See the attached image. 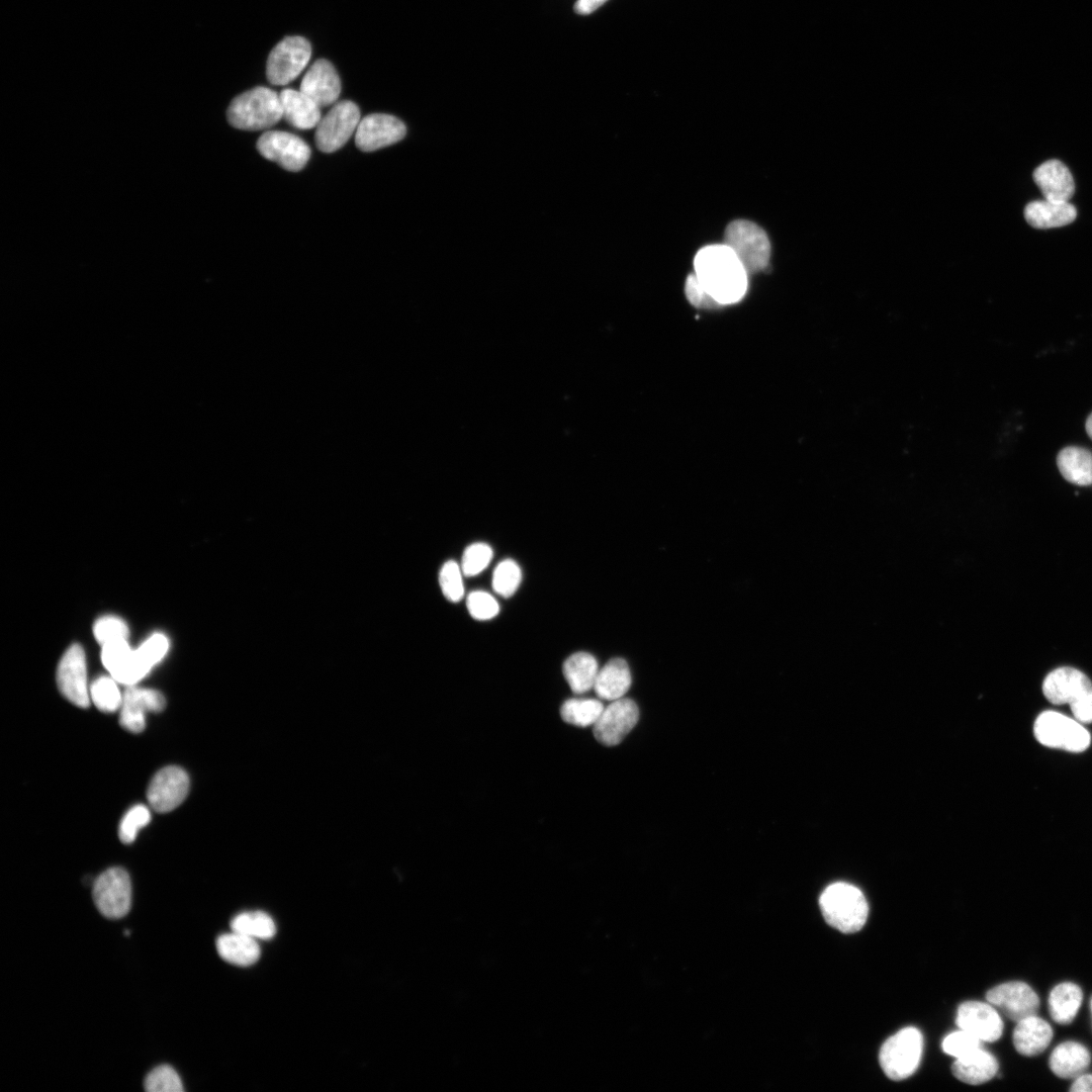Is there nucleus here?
I'll return each mask as SVG.
<instances>
[{"label":"nucleus","mask_w":1092,"mask_h":1092,"mask_svg":"<svg viewBox=\"0 0 1092 1092\" xmlns=\"http://www.w3.org/2000/svg\"><path fill=\"white\" fill-rule=\"evenodd\" d=\"M695 275L719 304L739 301L747 290L748 273L725 244L708 245L694 259Z\"/></svg>","instance_id":"f257e3e1"},{"label":"nucleus","mask_w":1092,"mask_h":1092,"mask_svg":"<svg viewBox=\"0 0 1092 1092\" xmlns=\"http://www.w3.org/2000/svg\"><path fill=\"white\" fill-rule=\"evenodd\" d=\"M825 921L842 933H853L864 925L869 906L862 892L847 883L828 886L819 898Z\"/></svg>","instance_id":"f03ea898"},{"label":"nucleus","mask_w":1092,"mask_h":1092,"mask_svg":"<svg viewBox=\"0 0 1092 1092\" xmlns=\"http://www.w3.org/2000/svg\"><path fill=\"white\" fill-rule=\"evenodd\" d=\"M1044 697L1055 705H1069L1074 718L1092 723V682L1082 671L1063 666L1051 671L1042 684Z\"/></svg>","instance_id":"7ed1b4c3"},{"label":"nucleus","mask_w":1092,"mask_h":1092,"mask_svg":"<svg viewBox=\"0 0 1092 1092\" xmlns=\"http://www.w3.org/2000/svg\"><path fill=\"white\" fill-rule=\"evenodd\" d=\"M229 122L246 130L266 129L282 117L279 95L267 87H255L235 97L228 108Z\"/></svg>","instance_id":"20e7f679"},{"label":"nucleus","mask_w":1092,"mask_h":1092,"mask_svg":"<svg viewBox=\"0 0 1092 1092\" xmlns=\"http://www.w3.org/2000/svg\"><path fill=\"white\" fill-rule=\"evenodd\" d=\"M922 1050L921 1032L915 1027H905L883 1043L879 1054L881 1068L889 1079L904 1080L917 1070Z\"/></svg>","instance_id":"39448f33"},{"label":"nucleus","mask_w":1092,"mask_h":1092,"mask_svg":"<svg viewBox=\"0 0 1092 1092\" xmlns=\"http://www.w3.org/2000/svg\"><path fill=\"white\" fill-rule=\"evenodd\" d=\"M737 257L748 274L764 269L770 256V244L765 232L746 219L731 221L724 233V243Z\"/></svg>","instance_id":"423d86ee"},{"label":"nucleus","mask_w":1092,"mask_h":1092,"mask_svg":"<svg viewBox=\"0 0 1092 1092\" xmlns=\"http://www.w3.org/2000/svg\"><path fill=\"white\" fill-rule=\"evenodd\" d=\"M1033 732L1042 745L1072 752L1086 750L1091 742V735L1081 722L1055 711L1039 714Z\"/></svg>","instance_id":"0eeeda50"},{"label":"nucleus","mask_w":1092,"mask_h":1092,"mask_svg":"<svg viewBox=\"0 0 1092 1092\" xmlns=\"http://www.w3.org/2000/svg\"><path fill=\"white\" fill-rule=\"evenodd\" d=\"M92 895L96 908L104 917L119 919L125 916L131 905L128 874L117 867L106 870L94 881Z\"/></svg>","instance_id":"6e6552de"},{"label":"nucleus","mask_w":1092,"mask_h":1092,"mask_svg":"<svg viewBox=\"0 0 1092 1092\" xmlns=\"http://www.w3.org/2000/svg\"><path fill=\"white\" fill-rule=\"evenodd\" d=\"M311 56L309 41L302 36H287L271 51L266 76L273 85H286L306 67Z\"/></svg>","instance_id":"1a4fd4ad"},{"label":"nucleus","mask_w":1092,"mask_h":1092,"mask_svg":"<svg viewBox=\"0 0 1092 1092\" xmlns=\"http://www.w3.org/2000/svg\"><path fill=\"white\" fill-rule=\"evenodd\" d=\"M360 110L357 104L344 100L336 103L316 125L314 142L324 153H332L342 148L360 122Z\"/></svg>","instance_id":"9d476101"},{"label":"nucleus","mask_w":1092,"mask_h":1092,"mask_svg":"<svg viewBox=\"0 0 1092 1092\" xmlns=\"http://www.w3.org/2000/svg\"><path fill=\"white\" fill-rule=\"evenodd\" d=\"M260 154L288 171H299L310 157L308 145L299 136L286 131L268 130L257 142Z\"/></svg>","instance_id":"9b49d317"},{"label":"nucleus","mask_w":1092,"mask_h":1092,"mask_svg":"<svg viewBox=\"0 0 1092 1092\" xmlns=\"http://www.w3.org/2000/svg\"><path fill=\"white\" fill-rule=\"evenodd\" d=\"M638 719L639 709L633 700L621 698L612 701L593 726L594 735L600 743L615 746L634 728Z\"/></svg>","instance_id":"f8f14e48"},{"label":"nucleus","mask_w":1092,"mask_h":1092,"mask_svg":"<svg viewBox=\"0 0 1092 1092\" xmlns=\"http://www.w3.org/2000/svg\"><path fill=\"white\" fill-rule=\"evenodd\" d=\"M986 1000L998 1011L1014 1021L1034 1015L1039 1008V998L1024 982L1011 981L990 989Z\"/></svg>","instance_id":"ddd939ff"},{"label":"nucleus","mask_w":1092,"mask_h":1092,"mask_svg":"<svg viewBox=\"0 0 1092 1092\" xmlns=\"http://www.w3.org/2000/svg\"><path fill=\"white\" fill-rule=\"evenodd\" d=\"M57 682L62 695L71 703L81 708L90 705L85 653L80 645L73 644L63 655L57 670Z\"/></svg>","instance_id":"4468645a"},{"label":"nucleus","mask_w":1092,"mask_h":1092,"mask_svg":"<svg viewBox=\"0 0 1092 1092\" xmlns=\"http://www.w3.org/2000/svg\"><path fill=\"white\" fill-rule=\"evenodd\" d=\"M188 789L189 778L186 771L178 766H167L159 770L152 779L147 798L152 809L166 813L183 802Z\"/></svg>","instance_id":"2eb2a0df"},{"label":"nucleus","mask_w":1092,"mask_h":1092,"mask_svg":"<svg viewBox=\"0 0 1092 1092\" xmlns=\"http://www.w3.org/2000/svg\"><path fill=\"white\" fill-rule=\"evenodd\" d=\"M956 1023L982 1042H993L1003 1032V1021L998 1010L989 1002L967 1001L958 1008Z\"/></svg>","instance_id":"dca6fc26"},{"label":"nucleus","mask_w":1092,"mask_h":1092,"mask_svg":"<svg viewBox=\"0 0 1092 1092\" xmlns=\"http://www.w3.org/2000/svg\"><path fill=\"white\" fill-rule=\"evenodd\" d=\"M406 127L397 117L384 113H372L362 118L355 134L356 146L363 152H372L392 145L405 135Z\"/></svg>","instance_id":"f3484780"},{"label":"nucleus","mask_w":1092,"mask_h":1092,"mask_svg":"<svg viewBox=\"0 0 1092 1092\" xmlns=\"http://www.w3.org/2000/svg\"><path fill=\"white\" fill-rule=\"evenodd\" d=\"M165 706V698L160 692L128 686L122 694L119 723L127 731L140 733L146 726V714L161 712Z\"/></svg>","instance_id":"a211bd4d"},{"label":"nucleus","mask_w":1092,"mask_h":1092,"mask_svg":"<svg viewBox=\"0 0 1092 1092\" xmlns=\"http://www.w3.org/2000/svg\"><path fill=\"white\" fill-rule=\"evenodd\" d=\"M320 107L335 103L341 93V82L334 66L325 59L315 61L302 78L300 89Z\"/></svg>","instance_id":"6ab92c4d"},{"label":"nucleus","mask_w":1092,"mask_h":1092,"mask_svg":"<svg viewBox=\"0 0 1092 1092\" xmlns=\"http://www.w3.org/2000/svg\"><path fill=\"white\" fill-rule=\"evenodd\" d=\"M1033 180L1044 199L1069 201L1075 191L1070 170L1058 160H1050L1039 165L1033 172Z\"/></svg>","instance_id":"aec40b11"},{"label":"nucleus","mask_w":1092,"mask_h":1092,"mask_svg":"<svg viewBox=\"0 0 1092 1092\" xmlns=\"http://www.w3.org/2000/svg\"><path fill=\"white\" fill-rule=\"evenodd\" d=\"M1053 1038L1051 1025L1036 1014L1016 1022L1013 1030L1015 1050L1023 1056L1033 1057L1041 1054Z\"/></svg>","instance_id":"412c9836"},{"label":"nucleus","mask_w":1092,"mask_h":1092,"mask_svg":"<svg viewBox=\"0 0 1092 1092\" xmlns=\"http://www.w3.org/2000/svg\"><path fill=\"white\" fill-rule=\"evenodd\" d=\"M283 117L295 128L316 127L322 119L321 107L300 90L283 89L280 94Z\"/></svg>","instance_id":"4be33fe9"},{"label":"nucleus","mask_w":1092,"mask_h":1092,"mask_svg":"<svg viewBox=\"0 0 1092 1092\" xmlns=\"http://www.w3.org/2000/svg\"><path fill=\"white\" fill-rule=\"evenodd\" d=\"M1077 210L1069 201L1049 199L1028 203L1024 209L1026 221L1035 229H1052L1067 225L1075 220Z\"/></svg>","instance_id":"5701e85b"},{"label":"nucleus","mask_w":1092,"mask_h":1092,"mask_svg":"<svg viewBox=\"0 0 1092 1092\" xmlns=\"http://www.w3.org/2000/svg\"><path fill=\"white\" fill-rule=\"evenodd\" d=\"M631 682V671L626 660L613 658L599 669L594 690L600 699L612 702L623 698Z\"/></svg>","instance_id":"b1692460"},{"label":"nucleus","mask_w":1092,"mask_h":1092,"mask_svg":"<svg viewBox=\"0 0 1092 1092\" xmlns=\"http://www.w3.org/2000/svg\"><path fill=\"white\" fill-rule=\"evenodd\" d=\"M1091 1056L1083 1044L1077 1041H1064L1052 1052L1049 1060L1051 1071L1064 1079H1075L1089 1067Z\"/></svg>","instance_id":"393cba45"},{"label":"nucleus","mask_w":1092,"mask_h":1092,"mask_svg":"<svg viewBox=\"0 0 1092 1092\" xmlns=\"http://www.w3.org/2000/svg\"><path fill=\"white\" fill-rule=\"evenodd\" d=\"M998 1068L996 1058L982 1046L965 1058L956 1059L951 1071L960 1081L980 1085L994 1078Z\"/></svg>","instance_id":"a878e982"},{"label":"nucleus","mask_w":1092,"mask_h":1092,"mask_svg":"<svg viewBox=\"0 0 1092 1092\" xmlns=\"http://www.w3.org/2000/svg\"><path fill=\"white\" fill-rule=\"evenodd\" d=\"M216 950L223 961L240 967L255 964L261 953L257 939L233 930L216 938Z\"/></svg>","instance_id":"bb28decb"},{"label":"nucleus","mask_w":1092,"mask_h":1092,"mask_svg":"<svg viewBox=\"0 0 1092 1092\" xmlns=\"http://www.w3.org/2000/svg\"><path fill=\"white\" fill-rule=\"evenodd\" d=\"M562 670L571 691L581 695L594 689L599 664L594 655L581 651L571 654L564 661Z\"/></svg>","instance_id":"cd10ccee"},{"label":"nucleus","mask_w":1092,"mask_h":1092,"mask_svg":"<svg viewBox=\"0 0 1092 1092\" xmlns=\"http://www.w3.org/2000/svg\"><path fill=\"white\" fill-rule=\"evenodd\" d=\"M1057 465L1068 481L1079 485L1092 483V454L1088 450L1066 447L1058 454Z\"/></svg>","instance_id":"c85d7f7f"},{"label":"nucleus","mask_w":1092,"mask_h":1092,"mask_svg":"<svg viewBox=\"0 0 1092 1092\" xmlns=\"http://www.w3.org/2000/svg\"><path fill=\"white\" fill-rule=\"evenodd\" d=\"M1083 999L1081 988L1072 982H1064L1053 988L1049 995V1011L1060 1024L1070 1023L1076 1016Z\"/></svg>","instance_id":"c756f323"},{"label":"nucleus","mask_w":1092,"mask_h":1092,"mask_svg":"<svg viewBox=\"0 0 1092 1092\" xmlns=\"http://www.w3.org/2000/svg\"><path fill=\"white\" fill-rule=\"evenodd\" d=\"M604 705L597 699L566 700L560 707V716L568 724L577 727L594 726L604 710Z\"/></svg>","instance_id":"7c9ffc66"},{"label":"nucleus","mask_w":1092,"mask_h":1092,"mask_svg":"<svg viewBox=\"0 0 1092 1092\" xmlns=\"http://www.w3.org/2000/svg\"><path fill=\"white\" fill-rule=\"evenodd\" d=\"M233 931L255 939H269L276 933V925L271 916L262 911H249L236 915L231 921Z\"/></svg>","instance_id":"2f4dec72"},{"label":"nucleus","mask_w":1092,"mask_h":1092,"mask_svg":"<svg viewBox=\"0 0 1092 1092\" xmlns=\"http://www.w3.org/2000/svg\"><path fill=\"white\" fill-rule=\"evenodd\" d=\"M90 698L102 712H115L121 707L122 695L112 676H100L89 688Z\"/></svg>","instance_id":"473e14b6"},{"label":"nucleus","mask_w":1092,"mask_h":1092,"mask_svg":"<svg viewBox=\"0 0 1092 1092\" xmlns=\"http://www.w3.org/2000/svg\"><path fill=\"white\" fill-rule=\"evenodd\" d=\"M522 579L521 568L513 559L499 562L492 574V588L496 594L509 598L515 594Z\"/></svg>","instance_id":"72a5a7b5"},{"label":"nucleus","mask_w":1092,"mask_h":1092,"mask_svg":"<svg viewBox=\"0 0 1092 1092\" xmlns=\"http://www.w3.org/2000/svg\"><path fill=\"white\" fill-rule=\"evenodd\" d=\"M145 1090L149 1092H182V1081L178 1073L169 1065H161L153 1069L144 1082Z\"/></svg>","instance_id":"f704fd0d"},{"label":"nucleus","mask_w":1092,"mask_h":1092,"mask_svg":"<svg viewBox=\"0 0 1092 1092\" xmlns=\"http://www.w3.org/2000/svg\"><path fill=\"white\" fill-rule=\"evenodd\" d=\"M462 569L453 560L445 562L439 573V583L443 595L449 601L459 602L464 595Z\"/></svg>","instance_id":"c9c22d12"},{"label":"nucleus","mask_w":1092,"mask_h":1092,"mask_svg":"<svg viewBox=\"0 0 1092 1092\" xmlns=\"http://www.w3.org/2000/svg\"><path fill=\"white\" fill-rule=\"evenodd\" d=\"M941 1046L945 1054L954 1059H962L982 1048L983 1042L971 1033L960 1029L947 1034Z\"/></svg>","instance_id":"e433bc0d"},{"label":"nucleus","mask_w":1092,"mask_h":1092,"mask_svg":"<svg viewBox=\"0 0 1092 1092\" xmlns=\"http://www.w3.org/2000/svg\"><path fill=\"white\" fill-rule=\"evenodd\" d=\"M491 557L492 549L489 545L482 542L469 545L462 556L463 574L473 576L480 573L489 564Z\"/></svg>","instance_id":"4c0bfd02"},{"label":"nucleus","mask_w":1092,"mask_h":1092,"mask_svg":"<svg viewBox=\"0 0 1092 1092\" xmlns=\"http://www.w3.org/2000/svg\"><path fill=\"white\" fill-rule=\"evenodd\" d=\"M151 819L149 809L145 805H135L123 816L119 825V838L124 843H131L141 828L146 826Z\"/></svg>","instance_id":"58836bf2"},{"label":"nucleus","mask_w":1092,"mask_h":1092,"mask_svg":"<svg viewBox=\"0 0 1092 1092\" xmlns=\"http://www.w3.org/2000/svg\"><path fill=\"white\" fill-rule=\"evenodd\" d=\"M469 614L476 620H489L499 612L496 600L488 593L482 590L471 592L466 599Z\"/></svg>","instance_id":"ea45409f"},{"label":"nucleus","mask_w":1092,"mask_h":1092,"mask_svg":"<svg viewBox=\"0 0 1092 1092\" xmlns=\"http://www.w3.org/2000/svg\"><path fill=\"white\" fill-rule=\"evenodd\" d=\"M93 633L96 640L104 645L110 641L126 639L128 628L121 619L107 616L95 622Z\"/></svg>","instance_id":"a19ab883"},{"label":"nucleus","mask_w":1092,"mask_h":1092,"mask_svg":"<svg viewBox=\"0 0 1092 1092\" xmlns=\"http://www.w3.org/2000/svg\"><path fill=\"white\" fill-rule=\"evenodd\" d=\"M102 646V663L110 674L120 668L133 651L130 649L126 639L110 641Z\"/></svg>","instance_id":"79ce46f5"},{"label":"nucleus","mask_w":1092,"mask_h":1092,"mask_svg":"<svg viewBox=\"0 0 1092 1092\" xmlns=\"http://www.w3.org/2000/svg\"><path fill=\"white\" fill-rule=\"evenodd\" d=\"M169 648V642L166 636L157 633L147 639L138 649L136 652L144 662L153 667L165 656Z\"/></svg>","instance_id":"37998d69"},{"label":"nucleus","mask_w":1092,"mask_h":1092,"mask_svg":"<svg viewBox=\"0 0 1092 1092\" xmlns=\"http://www.w3.org/2000/svg\"><path fill=\"white\" fill-rule=\"evenodd\" d=\"M685 290L690 302L696 306L719 305L702 287L695 273L688 276Z\"/></svg>","instance_id":"c03bdc74"},{"label":"nucleus","mask_w":1092,"mask_h":1092,"mask_svg":"<svg viewBox=\"0 0 1092 1092\" xmlns=\"http://www.w3.org/2000/svg\"><path fill=\"white\" fill-rule=\"evenodd\" d=\"M608 0H578L574 5L576 13L585 15L594 12Z\"/></svg>","instance_id":"a18cd8bd"},{"label":"nucleus","mask_w":1092,"mask_h":1092,"mask_svg":"<svg viewBox=\"0 0 1092 1092\" xmlns=\"http://www.w3.org/2000/svg\"><path fill=\"white\" fill-rule=\"evenodd\" d=\"M1070 1091L1072 1092H1092V1075L1081 1074L1073 1082Z\"/></svg>","instance_id":"49530a36"},{"label":"nucleus","mask_w":1092,"mask_h":1092,"mask_svg":"<svg viewBox=\"0 0 1092 1092\" xmlns=\"http://www.w3.org/2000/svg\"><path fill=\"white\" fill-rule=\"evenodd\" d=\"M1085 427L1087 434L1092 439V414L1088 417Z\"/></svg>","instance_id":"de8ad7c7"},{"label":"nucleus","mask_w":1092,"mask_h":1092,"mask_svg":"<svg viewBox=\"0 0 1092 1092\" xmlns=\"http://www.w3.org/2000/svg\"><path fill=\"white\" fill-rule=\"evenodd\" d=\"M1091 1008H1092V1001H1091Z\"/></svg>","instance_id":"09e8293b"}]
</instances>
